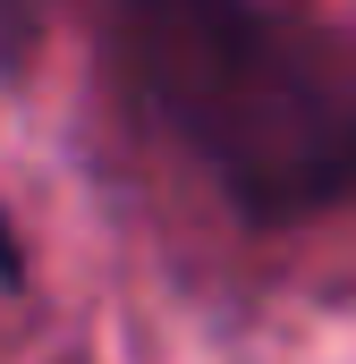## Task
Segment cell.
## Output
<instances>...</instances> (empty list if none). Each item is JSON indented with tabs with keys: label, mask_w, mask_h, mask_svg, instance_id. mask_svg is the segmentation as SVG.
Returning <instances> with one entry per match:
<instances>
[{
	"label": "cell",
	"mask_w": 356,
	"mask_h": 364,
	"mask_svg": "<svg viewBox=\"0 0 356 364\" xmlns=\"http://www.w3.org/2000/svg\"><path fill=\"white\" fill-rule=\"evenodd\" d=\"M136 110L255 229L356 195V51L263 0H110Z\"/></svg>",
	"instance_id": "6da1fadb"
},
{
	"label": "cell",
	"mask_w": 356,
	"mask_h": 364,
	"mask_svg": "<svg viewBox=\"0 0 356 364\" xmlns=\"http://www.w3.org/2000/svg\"><path fill=\"white\" fill-rule=\"evenodd\" d=\"M0 9H26V0H0Z\"/></svg>",
	"instance_id": "7a4b0ae2"
}]
</instances>
